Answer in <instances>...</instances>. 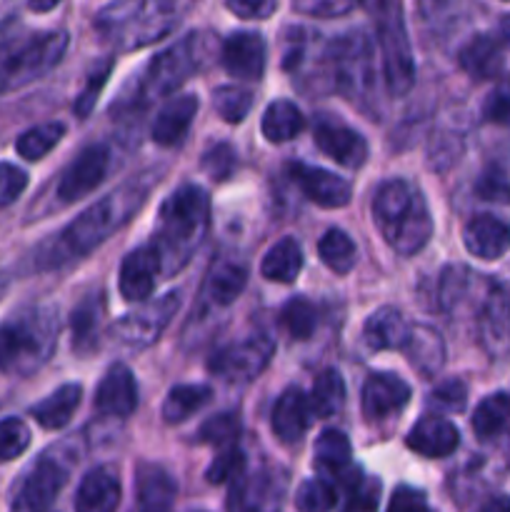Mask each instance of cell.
I'll use <instances>...</instances> for the list:
<instances>
[{"label": "cell", "mask_w": 510, "mask_h": 512, "mask_svg": "<svg viewBox=\"0 0 510 512\" xmlns=\"http://www.w3.org/2000/svg\"><path fill=\"white\" fill-rule=\"evenodd\" d=\"M155 178H158V173H153V170L135 175V178L118 185L113 193L105 195L103 200L83 210L68 228H63L55 238H50L53 243L45 245L43 253H40V265L55 268V265L70 263V260L85 258L88 253H93L98 245H103L115 230L123 228L138 213L153 185L158 183Z\"/></svg>", "instance_id": "1"}, {"label": "cell", "mask_w": 510, "mask_h": 512, "mask_svg": "<svg viewBox=\"0 0 510 512\" xmlns=\"http://www.w3.org/2000/svg\"><path fill=\"white\" fill-rule=\"evenodd\" d=\"M475 193L480 200H488V203H503L510 205V178L505 175V170H500L498 165H490L483 175L475 183Z\"/></svg>", "instance_id": "47"}, {"label": "cell", "mask_w": 510, "mask_h": 512, "mask_svg": "<svg viewBox=\"0 0 510 512\" xmlns=\"http://www.w3.org/2000/svg\"><path fill=\"white\" fill-rule=\"evenodd\" d=\"M410 325L405 315L393 305H383L375 310L363 325V340L368 350L380 353V350H405L410 338Z\"/></svg>", "instance_id": "27"}, {"label": "cell", "mask_w": 510, "mask_h": 512, "mask_svg": "<svg viewBox=\"0 0 510 512\" xmlns=\"http://www.w3.org/2000/svg\"><path fill=\"white\" fill-rule=\"evenodd\" d=\"M313 420V408H310L308 395L300 388H288L273 408V433L283 440L285 445H295L305 438Z\"/></svg>", "instance_id": "24"}, {"label": "cell", "mask_w": 510, "mask_h": 512, "mask_svg": "<svg viewBox=\"0 0 510 512\" xmlns=\"http://www.w3.org/2000/svg\"><path fill=\"white\" fill-rule=\"evenodd\" d=\"M280 325L293 340H308L318 328V310L310 300L293 298L285 303L283 313H280Z\"/></svg>", "instance_id": "41"}, {"label": "cell", "mask_w": 510, "mask_h": 512, "mask_svg": "<svg viewBox=\"0 0 510 512\" xmlns=\"http://www.w3.org/2000/svg\"><path fill=\"white\" fill-rule=\"evenodd\" d=\"M300 270H303V248L295 238L278 240L260 263L263 278L273 280V283H293Z\"/></svg>", "instance_id": "34"}, {"label": "cell", "mask_w": 510, "mask_h": 512, "mask_svg": "<svg viewBox=\"0 0 510 512\" xmlns=\"http://www.w3.org/2000/svg\"><path fill=\"white\" fill-rule=\"evenodd\" d=\"M195 113H198V98L195 95H175L173 100L160 108V113L155 115V123L150 128V135L158 145L163 148H173L180 140L185 138V133L190 130Z\"/></svg>", "instance_id": "28"}, {"label": "cell", "mask_w": 510, "mask_h": 512, "mask_svg": "<svg viewBox=\"0 0 510 512\" xmlns=\"http://www.w3.org/2000/svg\"><path fill=\"white\" fill-rule=\"evenodd\" d=\"M225 8H228L230 13L240 15V18L253 20L273 15L275 10H278V3H273V0H230V3H225Z\"/></svg>", "instance_id": "58"}, {"label": "cell", "mask_w": 510, "mask_h": 512, "mask_svg": "<svg viewBox=\"0 0 510 512\" xmlns=\"http://www.w3.org/2000/svg\"><path fill=\"white\" fill-rule=\"evenodd\" d=\"M120 505V480L110 465L93 468L75 495V512H115Z\"/></svg>", "instance_id": "26"}, {"label": "cell", "mask_w": 510, "mask_h": 512, "mask_svg": "<svg viewBox=\"0 0 510 512\" xmlns=\"http://www.w3.org/2000/svg\"><path fill=\"white\" fill-rule=\"evenodd\" d=\"M460 433L450 420L425 415L408 433V448L423 458H448L458 450Z\"/></svg>", "instance_id": "25"}, {"label": "cell", "mask_w": 510, "mask_h": 512, "mask_svg": "<svg viewBox=\"0 0 510 512\" xmlns=\"http://www.w3.org/2000/svg\"><path fill=\"white\" fill-rule=\"evenodd\" d=\"M388 512H433V510H430L428 500H425V495L420 493V490L403 485V488L395 490L393 498H390Z\"/></svg>", "instance_id": "57"}, {"label": "cell", "mask_w": 510, "mask_h": 512, "mask_svg": "<svg viewBox=\"0 0 510 512\" xmlns=\"http://www.w3.org/2000/svg\"><path fill=\"white\" fill-rule=\"evenodd\" d=\"M223 68L240 80H260L265 73V40L253 30L233 33L223 45Z\"/></svg>", "instance_id": "19"}, {"label": "cell", "mask_w": 510, "mask_h": 512, "mask_svg": "<svg viewBox=\"0 0 510 512\" xmlns=\"http://www.w3.org/2000/svg\"><path fill=\"white\" fill-rule=\"evenodd\" d=\"M58 343V313L50 305H30L0 325V375H33Z\"/></svg>", "instance_id": "4"}, {"label": "cell", "mask_w": 510, "mask_h": 512, "mask_svg": "<svg viewBox=\"0 0 510 512\" xmlns=\"http://www.w3.org/2000/svg\"><path fill=\"white\" fill-rule=\"evenodd\" d=\"M68 483V470L58 460H40L23 478L13 498V512H45Z\"/></svg>", "instance_id": "15"}, {"label": "cell", "mask_w": 510, "mask_h": 512, "mask_svg": "<svg viewBox=\"0 0 510 512\" xmlns=\"http://www.w3.org/2000/svg\"><path fill=\"white\" fill-rule=\"evenodd\" d=\"M110 165V148L108 145H88L75 155L73 163L65 168L58 183V200L60 203H75L83 200L85 195L98 188L100 180L105 178Z\"/></svg>", "instance_id": "14"}, {"label": "cell", "mask_w": 510, "mask_h": 512, "mask_svg": "<svg viewBox=\"0 0 510 512\" xmlns=\"http://www.w3.org/2000/svg\"><path fill=\"white\" fill-rule=\"evenodd\" d=\"M458 63L470 78L488 80L503 70V45L493 35H475L460 48Z\"/></svg>", "instance_id": "29"}, {"label": "cell", "mask_w": 510, "mask_h": 512, "mask_svg": "<svg viewBox=\"0 0 510 512\" xmlns=\"http://www.w3.org/2000/svg\"><path fill=\"white\" fill-rule=\"evenodd\" d=\"M28 188V173L13 163H0V208H8Z\"/></svg>", "instance_id": "50"}, {"label": "cell", "mask_w": 510, "mask_h": 512, "mask_svg": "<svg viewBox=\"0 0 510 512\" xmlns=\"http://www.w3.org/2000/svg\"><path fill=\"white\" fill-rule=\"evenodd\" d=\"M460 150H463V143H460V138H455V135L440 133L438 138H433V143H430V150H428L430 168H433V170L450 168V165L458 160Z\"/></svg>", "instance_id": "52"}, {"label": "cell", "mask_w": 510, "mask_h": 512, "mask_svg": "<svg viewBox=\"0 0 510 512\" xmlns=\"http://www.w3.org/2000/svg\"><path fill=\"white\" fill-rule=\"evenodd\" d=\"M160 273V260L153 245L145 248H135L133 253L125 255L123 265H120V295L128 303H148V298L155 290V278Z\"/></svg>", "instance_id": "18"}, {"label": "cell", "mask_w": 510, "mask_h": 512, "mask_svg": "<svg viewBox=\"0 0 510 512\" xmlns=\"http://www.w3.org/2000/svg\"><path fill=\"white\" fill-rule=\"evenodd\" d=\"M463 243L480 260H498L510 250V223L498 215H475L463 228Z\"/></svg>", "instance_id": "21"}, {"label": "cell", "mask_w": 510, "mask_h": 512, "mask_svg": "<svg viewBox=\"0 0 510 512\" xmlns=\"http://www.w3.org/2000/svg\"><path fill=\"white\" fill-rule=\"evenodd\" d=\"M353 8L355 5L348 0H298V3H293L295 13L315 15V18H338Z\"/></svg>", "instance_id": "55"}, {"label": "cell", "mask_w": 510, "mask_h": 512, "mask_svg": "<svg viewBox=\"0 0 510 512\" xmlns=\"http://www.w3.org/2000/svg\"><path fill=\"white\" fill-rule=\"evenodd\" d=\"M203 170L213 180H225L235 170V153L228 143L213 145L208 153L203 155Z\"/></svg>", "instance_id": "53"}, {"label": "cell", "mask_w": 510, "mask_h": 512, "mask_svg": "<svg viewBox=\"0 0 510 512\" xmlns=\"http://www.w3.org/2000/svg\"><path fill=\"white\" fill-rule=\"evenodd\" d=\"M373 223L388 248L415 255L433 238V215L423 193L403 178L385 180L373 195Z\"/></svg>", "instance_id": "3"}, {"label": "cell", "mask_w": 510, "mask_h": 512, "mask_svg": "<svg viewBox=\"0 0 510 512\" xmlns=\"http://www.w3.org/2000/svg\"><path fill=\"white\" fill-rule=\"evenodd\" d=\"M213 108L225 123H243L253 108V93L240 85H220L213 90Z\"/></svg>", "instance_id": "42"}, {"label": "cell", "mask_w": 510, "mask_h": 512, "mask_svg": "<svg viewBox=\"0 0 510 512\" xmlns=\"http://www.w3.org/2000/svg\"><path fill=\"white\" fill-rule=\"evenodd\" d=\"M410 388L393 373H375L363 385V415L373 423L400 413L408 405Z\"/></svg>", "instance_id": "20"}, {"label": "cell", "mask_w": 510, "mask_h": 512, "mask_svg": "<svg viewBox=\"0 0 510 512\" xmlns=\"http://www.w3.org/2000/svg\"><path fill=\"white\" fill-rule=\"evenodd\" d=\"M210 225V198L200 185H180L163 203L153 250L158 253L160 273L173 275L188 265L203 243Z\"/></svg>", "instance_id": "2"}, {"label": "cell", "mask_w": 510, "mask_h": 512, "mask_svg": "<svg viewBox=\"0 0 510 512\" xmlns=\"http://www.w3.org/2000/svg\"><path fill=\"white\" fill-rule=\"evenodd\" d=\"M245 285H248V270L240 263L225 260V263H218L210 270L208 280H205V300L210 305L225 308V305H233L240 298Z\"/></svg>", "instance_id": "33"}, {"label": "cell", "mask_w": 510, "mask_h": 512, "mask_svg": "<svg viewBox=\"0 0 510 512\" xmlns=\"http://www.w3.org/2000/svg\"><path fill=\"white\" fill-rule=\"evenodd\" d=\"M245 470V455L238 448H228L213 460L208 468V480L213 485L228 483V480H238Z\"/></svg>", "instance_id": "49"}, {"label": "cell", "mask_w": 510, "mask_h": 512, "mask_svg": "<svg viewBox=\"0 0 510 512\" xmlns=\"http://www.w3.org/2000/svg\"><path fill=\"white\" fill-rule=\"evenodd\" d=\"M65 50H68V33L63 30L30 35L28 40L10 48L8 53L0 55V93H13L43 78L60 63Z\"/></svg>", "instance_id": "8"}, {"label": "cell", "mask_w": 510, "mask_h": 512, "mask_svg": "<svg viewBox=\"0 0 510 512\" xmlns=\"http://www.w3.org/2000/svg\"><path fill=\"white\" fill-rule=\"evenodd\" d=\"M380 500V483L375 478H363L348 490V503L343 512H375Z\"/></svg>", "instance_id": "51"}, {"label": "cell", "mask_w": 510, "mask_h": 512, "mask_svg": "<svg viewBox=\"0 0 510 512\" xmlns=\"http://www.w3.org/2000/svg\"><path fill=\"white\" fill-rule=\"evenodd\" d=\"M370 10L375 15L385 88L390 95H405L415 85V58L405 30L403 8L398 3H378Z\"/></svg>", "instance_id": "9"}, {"label": "cell", "mask_w": 510, "mask_h": 512, "mask_svg": "<svg viewBox=\"0 0 510 512\" xmlns=\"http://www.w3.org/2000/svg\"><path fill=\"white\" fill-rule=\"evenodd\" d=\"M213 55V35L190 33L183 40L155 55L138 78L133 103H150L170 95L185 83L190 75L200 73Z\"/></svg>", "instance_id": "6"}, {"label": "cell", "mask_w": 510, "mask_h": 512, "mask_svg": "<svg viewBox=\"0 0 510 512\" xmlns=\"http://www.w3.org/2000/svg\"><path fill=\"white\" fill-rule=\"evenodd\" d=\"M30 445V428L20 418L0 420V463L20 458Z\"/></svg>", "instance_id": "46"}, {"label": "cell", "mask_w": 510, "mask_h": 512, "mask_svg": "<svg viewBox=\"0 0 510 512\" xmlns=\"http://www.w3.org/2000/svg\"><path fill=\"white\" fill-rule=\"evenodd\" d=\"M288 495V475L278 468H265L253 475H240L233 488V512H280Z\"/></svg>", "instance_id": "12"}, {"label": "cell", "mask_w": 510, "mask_h": 512, "mask_svg": "<svg viewBox=\"0 0 510 512\" xmlns=\"http://www.w3.org/2000/svg\"><path fill=\"white\" fill-rule=\"evenodd\" d=\"M478 338L493 360L510 355V290L490 285L478 315Z\"/></svg>", "instance_id": "13"}, {"label": "cell", "mask_w": 510, "mask_h": 512, "mask_svg": "<svg viewBox=\"0 0 510 512\" xmlns=\"http://www.w3.org/2000/svg\"><path fill=\"white\" fill-rule=\"evenodd\" d=\"M315 463L348 490L355 488L363 480V473L353 465L350 440L340 430H325V433H320V438L315 440Z\"/></svg>", "instance_id": "22"}, {"label": "cell", "mask_w": 510, "mask_h": 512, "mask_svg": "<svg viewBox=\"0 0 510 512\" xmlns=\"http://www.w3.org/2000/svg\"><path fill=\"white\" fill-rule=\"evenodd\" d=\"M315 145L320 153L333 158L335 163L345 165V168H360L368 160V143L360 133L353 128H345L340 123H318L315 128Z\"/></svg>", "instance_id": "23"}, {"label": "cell", "mask_w": 510, "mask_h": 512, "mask_svg": "<svg viewBox=\"0 0 510 512\" xmlns=\"http://www.w3.org/2000/svg\"><path fill=\"white\" fill-rule=\"evenodd\" d=\"M405 353H408L413 368L423 375H435L445 363L443 338H440L438 330L428 328V325H415L410 330Z\"/></svg>", "instance_id": "32"}, {"label": "cell", "mask_w": 510, "mask_h": 512, "mask_svg": "<svg viewBox=\"0 0 510 512\" xmlns=\"http://www.w3.org/2000/svg\"><path fill=\"white\" fill-rule=\"evenodd\" d=\"M498 35H500V45H508L510 48V15H503V18H500Z\"/></svg>", "instance_id": "60"}, {"label": "cell", "mask_w": 510, "mask_h": 512, "mask_svg": "<svg viewBox=\"0 0 510 512\" xmlns=\"http://www.w3.org/2000/svg\"><path fill=\"white\" fill-rule=\"evenodd\" d=\"M473 430L478 438L488 440L503 433L510 423V393L488 395L473 413Z\"/></svg>", "instance_id": "38"}, {"label": "cell", "mask_w": 510, "mask_h": 512, "mask_svg": "<svg viewBox=\"0 0 510 512\" xmlns=\"http://www.w3.org/2000/svg\"><path fill=\"white\" fill-rule=\"evenodd\" d=\"M325 60L333 70V80L338 90H343L350 103H358L360 108L373 113L375 95V50L368 35L363 30H350L340 35L325 50Z\"/></svg>", "instance_id": "7"}, {"label": "cell", "mask_w": 510, "mask_h": 512, "mask_svg": "<svg viewBox=\"0 0 510 512\" xmlns=\"http://www.w3.org/2000/svg\"><path fill=\"white\" fill-rule=\"evenodd\" d=\"M318 253L320 260L338 275L350 273L355 268V260H358V248H355L353 238L340 228H330L320 238Z\"/></svg>", "instance_id": "39"}, {"label": "cell", "mask_w": 510, "mask_h": 512, "mask_svg": "<svg viewBox=\"0 0 510 512\" xmlns=\"http://www.w3.org/2000/svg\"><path fill=\"white\" fill-rule=\"evenodd\" d=\"M63 135H65V125L58 123V120H50V123H40V125H35V128L25 130V133L20 135L18 143H15V150H18L20 158L35 163V160L45 158V155H48L50 150H53L55 145L63 140Z\"/></svg>", "instance_id": "40"}, {"label": "cell", "mask_w": 510, "mask_h": 512, "mask_svg": "<svg viewBox=\"0 0 510 512\" xmlns=\"http://www.w3.org/2000/svg\"><path fill=\"white\" fill-rule=\"evenodd\" d=\"M295 505L300 512H330L335 508V488L328 480H305L295 493Z\"/></svg>", "instance_id": "45"}, {"label": "cell", "mask_w": 510, "mask_h": 512, "mask_svg": "<svg viewBox=\"0 0 510 512\" xmlns=\"http://www.w3.org/2000/svg\"><path fill=\"white\" fill-rule=\"evenodd\" d=\"M273 353L275 343L268 335H253L218 350L210 360V373L225 383H250L268 368Z\"/></svg>", "instance_id": "11"}, {"label": "cell", "mask_w": 510, "mask_h": 512, "mask_svg": "<svg viewBox=\"0 0 510 512\" xmlns=\"http://www.w3.org/2000/svg\"><path fill=\"white\" fill-rule=\"evenodd\" d=\"M188 5L178 3H110L95 15V30L115 50H135L165 38Z\"/></svg>", "instance_id": "5"}, {"label": "cell", "mask_w": 510, "mask_h": 512, "mask_svg": "<svg viewBox=\"0 0 510 512\" xmlns=\"http://www.w3.org/2000/svg\"><path fill=\"white\" fill-rule=\"evenodd\" d=\"M103 318V300H85L78 310L70 315V325H73V345L78 350H85V345H93L98 338V325Z\"/></svg>", "instance_id": "43"}, {"label": "cell", "mask_w": 510, "mask_h": 512, "mask_svg": "<svg viewBox=\"0 0 510 512\" xmlns=\"http://www.w3.org/2000/svg\"><path fill=\"white\" fill-rule=\"evenodd\" d=\"M138 408V383L128 365H110L95 390V410L108 418H128Z\"/></svg>", "instance_id": "17"}, {"label": "cell", "mask_w": 510, "mask_h": 512, "mask_svg": "<svg viewBox=\"0 0 510 512\" xmlns=\"http://www.w3.org/2000/svg\"><path fill=\"white\" fill-rule=\"evenodd\" d=\"M310 408L318 418H330V415L340 413L345 405V383L343 375L335 368H325L323 373L315 378L313 393H310Z\"/></svg>", "instance_id": "37"}, {"label": "cell", "mask_w": 510, "mask_h": 512, "mask_svg": "<svg viewBox=\"0 0 510 512\" xmlns=\"http://www.w3.org/2000/svg\"><path fill=\"white\" fill-rule=\"evenodd\" d=\"M210 398H213V390L208 385H175L163 400V420L168 425L185 423L190 415L208 405Z\"/></svg>", "instance_id": "36"}, {"label": "cell", "mask_w": 510, "mask_h": 512, "mask_svg": "<svg viewBox=\"0 0 510 512\" xmlns=\"http://www.w3.org/2000/svg\"><path fill=\"white\" fill-rule=\"evenodd\" d=\"M178 488L170 473L160 465L138 468V505L140 512H170Z\"/></svg>", "instance_id": "30"}, {"label": "cell", "mask_w": 510, "mask_h": 512, "mask_svg": "<svg viewBox=\"0 0 510 512\" xmlns=\"http://www.w3.org/2000/svg\"><path fill=\"white\" fill-rule=\"evenodd\" d=\"M178 305H180L178 293H168L158 300H148V303L135 308L133 313L123 315V318L113 325L115 340H118L123 348L133 350V353H140V350L150 348V345L158 343L163 330L168 328V323L173 320Z\"/></svg>", "instance_id": "10"}, {"label": "cell", "mask_w": 510, "mask_h": 512, "mask_svg": "<svg viewBox=\"0 0 510 512\" xmlns=\"http://www.w3.org/2000/svg\"><path fill=\"white\" fill-rule=\"evenodd\" d=\"M483 115L488 123L510 128V85H500L488 95L483 105Z\"/></svg>", "instance_id": "54"}, {"label": "cell", "mask_w": 510, "mask_h": 512, "mask_svg": "<svg viewBox=\"0 0 510 512\" xmlns=\"http://www.w3.org/2000/svg\"><path fill=\"white\" fill-rule=\"evenodd\" d=\"M80 398H83V388L78 383H65L55 393H50L43 403L35 405L30 413L38 420L40 428L60 430L70 423V418L78 410Z\"/></svg>", "instance_id": "31"}, {"label": "cell", "mask_w": 510, "mask_h": 512, "mask_svg": "<svg viewBox=\"0 0 510 512\" xmlns=\"http://www.w3.org/2000/svg\"><path fill=\"white\" fill-rule=\"evenodd\" d=\"M288 173L290 180L300 188V193L320 208H345L353 198V188H350L348 180L330 173V170L318 168V165L293 163Z\"/></svg>", "instance_id": "16"}, {"label": "cell", "mask_w": 510, "mask_h": 512, "mask_svg": "<svg viewBox=\"0 0 510 512\" xmlns=\"http://www.w3.org/2000/svg\"><path fill=\"white\" fill-rule=\"evenodd\" d=\"M240 435V420L235 413H220L203 423L198 440L205 445H215V448H235V440Z\"/></svg>", "instance_id": "44"}, {"label": "cell", "mask_w": 510, "mask_h": 512, "mask_svg": "<svg viewBox=\"0 0 510 512\" xmlns=\"http://www.w3.org/2000/svg\"><path fill=\"white\" fill-rule=\"evenodd\" d=\"M303 123L305 120L298 105L290 103V100H275L265 108L260 128L270 143H288L303 130Z\"/></svg>", "instance_id": "35"}, {"label": "cell", "mask_w": 510, "mask_h": 512, "mask_svg": "<svg viewBox=\"0 0 510 512\" xmlns=\"http://www.w3.org/2000/svg\"><path fill=\"white\" fill-rule=\"evenodd\" d=\"M465 398H468V388H465L460 380H445L443 385L433 390V403L438 408L450 410V413H458L465 408Z\"/></svg>", "instance_id": "56"}, {"label": "cell", "mask_w": 510, "mask_h": 512, "mask_svg": "<svg viewBox=\"0 0 510 512\" xmlns=\"http://www.w3.org/2000/svg\"><path fill=\"white\" fill-rule=\"evenodd\" d=\"M110 70H113V60H103L100 65H95L93 73H90V78H88V83H85V88L80 90V95L75 98V103H73V110L78 118H85V115L95 108V100H98V95H100V90H103L105 80H108Z\"/></svg>", "instance_id": "48"}, {"label": "cell", "mask_w": 510, "mask_h": 512, "mask_svg": "<svg viewBox=\"0 0 510 512\" xmlns=\"http://www.w3.org/2000/svg\"><path fill=\"white\" fill-rule=\"evenodd\" d=\"M480 512H510V498H493Z\"/></svg>", "instance_id": "59"}]
</instances>
